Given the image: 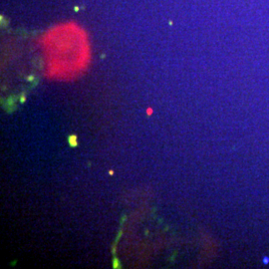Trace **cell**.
<instances>
[{
	"label": "cell",
	"instance_id": "obj_1",
	"mask_svg": "<svg viewBox=\"0 0 269 269\" xmlns=\"http://www.w3.org/2000/svg\"><path fill=\"white\" fill-rule=\"evenodd\" d=\"M70 144H71V146L72 147H75V145H77V140H76V138L75 137H71V139H70Z\"/></svg>",
	"mask_w": 269,
	"mask_h": 269
},
{
	"label": "cell",
	"instance_id": "obj_3",
	"mask_svg": "<svg viewBox=\"0 0 269 269\" xmlns=\"http://www.w3.org/2000/svg\"><path fill=\"white\" fill-rule=\"evenodd\" d=\"M109 175H114V171H109Z\"/></svg>",
	"mask_w": 269,
	"mask_h": 269
},
{
	"label": "cell",
	"instance_id": "obj_2",
	"mask_svg": "<svg viewBox=\"0 0 269 269\" xmlns=\"http://www.w3.org/2000/svg\"><path fill=\"white\" fill-rule=\"evenodd\" d=\"M147 114H148V116H151V115H153V109L149 108L148 110H147Z\"/></svg>",
	"mask_w": 269,
	"mask_h": 269
}]
</instances>
